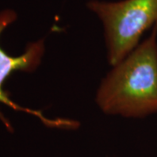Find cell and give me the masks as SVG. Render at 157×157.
<instances>
[{
    "mask_svg": "<svg viewBox=\"0 0 157 157\" xmlns=\"http://www.w3.org/2000/svg\"><path fill=\"white\" fill-rule=\"evenodd\" d=\"M103 113L144 118L157 113V27L107 73L96 94Z\"/></svg>",
    "mask_w": 157,
    "mask_h": 157,
    "instance_id": "cell-1",
    "label": "cell"
},
{
    "mask_svg": "<svg viewBox=\"0 0 157 157\" xmlns=\"http://www.w3.org/2000/svg\"><path fill=\"white\" fill-rule=\"evenodd\" d=\"M86 6L103 25L107 60L112 67L135 50L147 30L157 27V0H90Z\"/></svg>",
    "mask_w": 157,
    "mask_h": 157,
    "instance_id": "cell-2",
    "label": "cell"
},
{
    "mask_svg": "<svg viewBox=\"0 0 157 157\" xmlns=\"http://www.w3.org/2000/svg\"><path fill=\"white\" fill-rule=\"evenodd\" d=\"M16 11L6 9L0 11V35L9 25H11L17 19ZM45 53V41L44 39H39L36 42L29 43L25 52L18 57H12L6 53L0 47V102L10 107L15 111L24 112L32 114L39 119L45 126L49 128H57L64 129H75L78 127V122L69 119H50L37 110L23 107L10 99L9 94L3 88V85L6 79L11 73L17 71L31 73L35 71L41 63L42 58ZM0 120L6 127V128L12 131L11 123L6 119L3 113L0 112Z\"/></svg>",
    "mask_w": 157,
    "mask_h": 157,
    "instance_id": "cell-3",
    "label": "cell"
}]
</instances>
